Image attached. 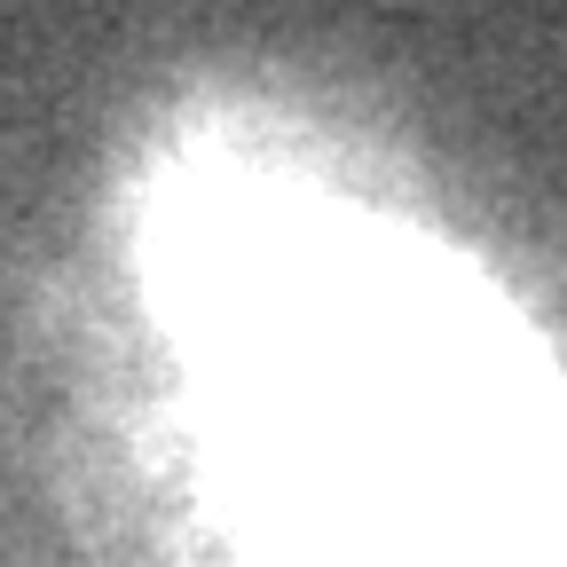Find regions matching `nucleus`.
Wrapping results in <instances>:
<instances>
[{
    "label": "nucleus",
    "mask_w": 567,
    "mask_h": 567,
    "mask_svg": "<svg viewBox=\"0 0 567 567\" xmlns=\"http://www.w3.org/2000/svg\"><path fill=\"white\" fill-rule=\"evenodd\" d=\"M126 221L229 567H567L544 347L323 142L252 111L189 118Z\"/></svg>",
    "instance_id": "nucleus-1"
}]
</instances>
